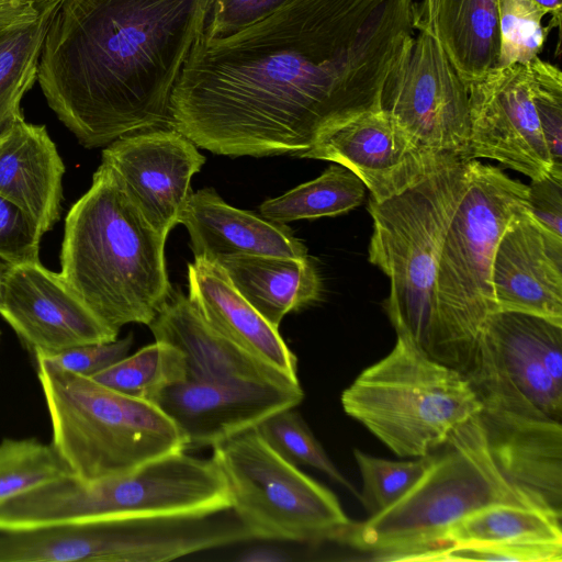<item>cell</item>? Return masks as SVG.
I'll use <instances>...</instances> for the list:
<instances>
[{
  "mask_svg": "<svg viewBox=\"0 0 562 562\" xmlns=\"http://www.w3.org/2000/svg\"><path fill=\"white\" fill-rule=\"evenodd\" d=\"M414 0H293L225 37L196 41L168 126L216 155L300 157L326 130L380 109L414 36Z\"/></svg>",
  "mask_w": 562,
  "mask_h": 562,
  "instance_id": "obj_1",
  "label": "cell"
},
{
  "mask_svg": "<svg viewBox=\"0 0 562 562\" xmlns=\"http://www.w3.org/2000/svg\"><path fill=\"white\" fill-rule=\"evenodd\" d=\"M213 0H63L37 80L88 148L168 125L172 90Z\"/></svg>",
  "mask_w": 562,
  "mask_h": 562,
  "instance_id": "obj_2",
  "label": "cell"
},
{
  "mask_svg": "<svg viewBox=\"0 0 562 562\" xmlns=\"http://www.w3.org/2000/svg\"><path fill=\"white\" fill-rule=\"evenodd\" d=\"M167 235L156 231L101 162L65 220L59 272L108 327L149 325L170 299Z\"/></svg>",
  "mask_w": 562,
  "mask_h": 562,
  "instance_id": "obj_3",
  "label": "cell"
},
{
  "mask_svg": "<svg viewBox=\"0 0 562 562\" xmlns=\"http://www.w3.org/2000/svg\"><path fill=\"white\" fill-rule=\"evenodd\" d=\"M232 508L227 480L211 457L184 451L148 461L124 475L82 481L75 474L0 504V533L121 517H180Z\"/></svg>",
  "mask_w": 562,
  "mask_h": 562,
  "instance_id": "obj_4",
  "label": "cell"
},
{
  "mask_svg": "<svg viewBox=\"0 0 562 562\" xmlns=\"http://www.w3.org/2000/svg\"><path fill=\"white\" fill-rule=\"evenodd\" d=\"M527 206V186L470 159L447 225L437 266L438 347L435 360L464 375L482 327L497 311L491 274L498 240Z\"/></svg>",
  "mask_w": 562,
  "mask_h": 562,
  "instance_id": "obj_5",
  "label": "cell"
},
{
  "mask_svg": "<svg viewBox=\"0 0 562 562\" xmlns=\"http://www.w3.org/2000/svg\"><path fill=\"white\" fill-rule=\"evenodd\" d=\"M423 475L396 503L338 539L379 561H413L469 514L495 504L535 507L504 476L488 448L480 413L429 452ZM539 509V508H537Z\"/></svg>",
  "mask_w": 562,
  "mask_h": 562,
  "instance_id": "obj_6",
  "label": "cell"
},
{
  "mask_svg": "<svg viewBox=\"0 0 562 562\" xmlns=\"http://www.w3.org/2000/svg\"><path fill=\"white\" fill-rule=\"evenodd\" d=\"M465 159L450 157L404 191L376 202L369 261L390 279L386 314L396 331L435 359L438 347L437 266L461 193Z\"/></svg>",
  "mask_w": 562,
  "mask_h": 562,
  "instance_id": "obj_7",
  "label": "cell"
},
{
  "mask_svg": "<svg viewBox=\"0 0 562 562\" xmlns=\"http://www.w3.org/2000/svg\"><path fill=\"white\" fill-rule=\"evenodd\" d=\"M52 425V445L82 481L124 475L184 451L173 422L155 404L35 358Z\"/></svg>",
  "mask_w": 562,
  "mask_h": 562,
  "instance_id": "obj_8",
  "label": "cell"
},
{
  "mask_svg": "<svg viewBox=\"0 0 562 562\" xmlns=\"http://www.w3.org/2000/svg\"><path fill=\"white\" fill-rule=\"evenodd\" d=\"M396 336L390 353L364 369L340 400L345 413L392 452L420 458L479 414L482 404L461 372Z\"/></svg>",
  "mask_w": 562,
  "mask_h": 562,
  "instance_id": "obj_9",
  "label": "cell"
},
{
  "mask_svg": "<svg viewBox=\"0 0 562 562\" xmlns=\"http://www.w3.org/2000/svg\"><path fill=\"white\" fill-rule=\"evenodd\" d=\"M232 510L252 539L338 540L351 526L336 495L291 463L254 428L213 447Z\"/></svg>",
  "mask_w": 562,
  "mask_h": 562,
  "instance_id": "obj_10",
  "label": "cell"
},
{
  "mask_svg": "<svg viewBox=\"0 0 562 562\" xmlns=\"http://www.w3.org/2000/svg\"><path fill=\"white\" fill-rule=\"evenodd\" d=\"M482 405L562 419V325L515 311L487 316L464 373Z\"/></svg>",
  "mask_w": 562,
  "mask_h": 562,
  "instance_id": "obj_11",
  "label": "cell"
},
{
  "mask_svg": "<svg viewBox=\"0 0 562 562\" xmlns=\"http://www.w3.org/2000/svg\"><path fill=\"white\" fill-rule=\"evenodd\" d=\"M380 109L423 154L468 160V87L427 33L418 31L403 48L383 87Z\"/></svg>",
  "mask_w": 562,
  "mask_h": 562,
  "instance_id": "obj_12",
  "label": "cell"
},
{
  "mask_svg": "<svg viewBox=\"0 0 562 562\" xmlns=\"http://www.w3.org/2000/svg\"><path fill=\"white\" fill-rule=\"evenodd\" d=\"M303 398L300 384L220 376L171 384L153 404L173 422L187 449L213 448L256 428L276 413L294 408Z\"/></svg>",
  "mask_w": 562,
  "mask_h": 562,
  "instance_id": "obj_13",
  "label": "cell"
},
{
  "mask_svg": "<svg viewBox=\"0 0 562 562\" xmlns=\"http://www.w3.org/2000/svg\"><path fill=\"white\" fill-rule=\"evenodd\" d=\"M467 87L471 120L467 159H494L531 180L553 173L527 66L495 68Z\"/></svg>",
  "mask_w": 562,
  "mask_h": 562,
  "instance_id": "obj_14",
  "label": "cell"
},
{
  "mask_svg": "<svg viewBox=\"0 0 562 562\" xmlns=\"http://www.w3.org/2000/svg\"><path fill=\"white\" fill-rule=\"evenodd\" d=\"M205 157L178 130L155 127L120 137L102 151V164L117 177L145 220L168 235L179 224L191 179Z\"/></svg>",
  "mask_w": 562,
  "mask_h": 562,
  "instance_id": "obj_15",
  "label": "cell"
},
{
  "mask_svg": "<svg viewBox=\"0 0 562 562\" xmlns=\"http://www.w3.org/2000/svg\"><path fill=\"white\" fill-rule=\"evenodd\" d=\"M0 315L33 355L117 339L69 288L40 261L10 265Z\"/></svg>",
  "mask_w": 562,
  "mask_h": 562,
  "instance_id": "obj_16",
  "label": "cell"
},
{
  "mask_svg": "<svg viewBox=\"0 0 562 562\" xmlns=\"http://www.w3.org/2000/svg\"><path fill=\"white\" fill-rule=\"evenodd\" d=\"M301 158L336 162L352 171L376 202L419 181L443 160L423 154L383 110L359 113L323 132Z\"/></svg>",
  "mask_w": 562,
  "mask_h": 562,
  "instance_id": "obj_17",
  "label": "cell"
},
{
  "mask_svg": "<svg viewBox=\"0 0 562 562\" xmlns=\"http://www.w3.org/2000/svg\"><path fill=\"white\" fill-rule=\"evenodd\" d=\"M491 281L497 311L529 313L562 325V236L524 207L498 240Z\"/></svg>",
  "mask_w": 562,
  "mask_h": 562,
  "instance_id": "obj_18",
  "label": "cell"
},
{
  "mask_svg": "<svg viewBox=\"0 0 562 562\" xmlns=\"http://www.w3.org/2000/svg\"><path fill=\"white\" fill-rule=\"evenodd\" d=\"M492 457L535 507L562 518V425L547 416L482 405Z\"/></svg>",
  "mask_w": 562,
  "mask_h": 562,
  "instance_id": "obj_19",
  "label": "cell"
},
{
  "mask_svg": "<svg viewBox=\"0 0 562 562\" xmlns=\"http://www.w3.org/2000/svg\"><path fill=\"white\" fill-rule=\"evenodd\" d=\"M179 223L184 225L194 257L215 261L236 255L306 257V247L285 224L227 204L213 189L192 192Z\"/></svg>",
  "mask_w": 562,
  "mask_h": 562,
  "instance_id": "obj_20",
  "label": "cell"
},
{
  "mask_svg": "<svg viewBox=\"0 0 562 562\" xmlns=\"http://www.w3.org/2000/svg\"><path fill=\"white\" fill-rule=\"evenodd\" d=\"M189 300L201 317L228 340L297 379V358L279 334L233 286L216 262L194 257L188 263Z\"/></svg>",
  "mask_w": 562,
  "mask_h": 562,
  "instance_id": "obj_21",
  "label": "cell"
},
{
  "mask_svg": "<svg viewBox=\"0 0 562 562\" xmlns=\"http://www.w3.org/2000/svg\"><path fill=\"white\" fill-rule=\"evenodd\" d=\"M148 326L155 340L182 352L188 380L229 376L300 384L213 329L180 290L172 291Z\"/></svg>",
  "mask_w": 562,
  "mask_h": 562,
  "instance_id": "obj_22",
  "label": "cell"
},
{
  "mask_svg": "<svg viewBox=\"0 0 562 562\" xmlns=\"http://www.w3.org/2000/svg\"><path fill=\"white\" fill-rule=\"evenodd\" d=\"M65 166L46 127L19 120L0 138V195L44 235L60 216Z\"/></svg>",
  "mask_w": 562,
  "mask_h": 562,
  "instance_id": "obj_23",
  "label": "cell"
},
{
  "mask_svg": "<svg viewBox=\"0 0 562 562\" xmlns=\"http://www.w3.org/2000/svg\"><path fill=\"white\" fill-rule=\"evenodd\" d=\"M414 30L442 48L468 85L497 68V0H420L412 9Z\"/></svg>",
  "mask_w": 562,
  "mask_h": 562,
  "instance_id": "obj_24",
  "label": "cell"
},
{
  "mask_svg": "<svg viewBox=\"0 0 562 562\" xmlns=\"http://www.w3.org/2000/svg\"><path fill=\"white\" fill-rule=\"evenodd\" d=\"M237 292L273 327L293 311L317 301L319 274L308 259L236 255L215 261Z\"/></svg>",
  "mask_w": 562,
  "mask_h": 562,
  "instance_id": "obj_25",
  "label": "cell"
},
{
  "mask_svg": "<svg viewBox=\"0 0 562 562\" xmlns=\"http://www.w3.org/2000/svg\"><path fill=\"white\" fill-rule=\"evenodd\" d=\"M63 0H36L0 15V138L23 119L20 104L37 79L44 41Z\"/></svg>",
  "mask_w": 562,
  "mask_h": 562,
  "instance_id": "obj_26",
  "label": "cell"
},
{
  "mask_svg": "<svg viewBox=\"0 0 562 562\" xmlns=\"http://www.w3.org/2000/svg\"><path fill=\"white\" fill-rule=\"evenodd\" d=\"M469 542H561V518L541 509L512 504L490 505L452 524L425 552Z\"/></svg>",
  "mask_w": 562,
  "mask_h": 562,
  "instance_id": "obj_27",
  "label": "cell"
},
{
  "mask_svg": "<svg viewBox=\"0 0 562 562\" xmlns=\"http://www.w3.org/2000/svg\"><path fill=\"white\" fill-rule=\"evenodd\" d=\"M366 189L364 183L352 171L333 164L319 177L278 198L266 200L259 212L266 220L280 224L337 216L360 205Z\"/></svg>",
  "mask_w": 562,
  "mask_h": 562,
  "instance_id": "obj_28",
  "label": "cell"
},
{
  "mask_svg": "<svg viewBox=\"0 0 562 562\" xmlns=\"http://www.w3.org/2000/svg\"><path fill=\"white\" fill-rule=\"evenodd\" d=\"M90 378L113 391L153 403L165 387L187 379V367L180 350L155 340Z\"/></svg>",
  "mask_w": 562,
  "mask_h": 562,
  "instance_id": "obj_29",
  "label": "cell"
},
{
  "mask_svg": "<svg viewBox=\"0 0 562 562\" xmlns=\"http://www.w3.org/2000/svg\"><path fill=\"white\" fill-rule=\"evenodd\" d=\"M71 474L52 443L35 438H5L0 442V504Z\"/></svg>",
  "mask_w": 562,
  "mask_h": 562,
  "instance_id": "obj_30",
  "label": "cell"
},
{
  "mask_svg": "<svg viewBox=\"0 0 562 562\" xmlns=\"http://www.w3.org/2000/svg\"><path fill=\"white\" fill-rule=\"evenodd\" d=\"M255 429L273 450L291 463L314 468L359 497L355 486L337 469L294 408L273 414Z\"/></svg>",
  "mask_w": 562,
  "mask_h": 562,
  "instance_id": "obj_31",
  "label": "cell"
},
{
  "mask_svg": "<svg viewBox=\"0 0 562 562\" xmlns=\"http://www.w3.org/2000/svg\"><path fill=\"white\" fill-rule=\"evenodd\" d=\"M499 56L497 68L526 65L542 52L550 29L547 12L532 0H497Z\"/></svg>",
  "mask_w": 562,
  "mask_h": 562,
  "instance_id": "obj_32",
  "label": "cell"
},
{
  "mask_svg": "<svg viewBox=\"0 0 562 562\" xmlns=\"http://www.w3.org/2000/svg\"><path fill=\"white\" fill-rule=\"evenodd\" d=\"M363 487L359 499L369 516L376 515L402 498L429 464V453L411 461H392L353 450Z\"/></svg>",
  "mask_w": 562,
  "mask_h": 562,
  "instance_id": "obj_33",
  "label": "cell"
},
{
  "mask_svg": "<svg viewBox=\"0 0 562 562\" xmlns=\"http://www.w3.org/2000/svg\"><path fill=\"white\" fill-rule=\"evenodd\" d=\"M526 66L531 100L553 173L562 177V72L559 67L540 57Z\"/></svg>",
  "mask_w": 562,
  "mask_h": 562,
  "instance_id": "obj_34",
  "label": "cell"
},
{
  "mask_svg": "<svg viewBox=\"0 0 562 562\" xmlns=\"http://www.w3.org/2000/svg\"><path fill=\"white\" fill-rule=\"evenodd\" d=\"M417 561L561 562V542H469L423 553Z\"/></svg>",
  "mask_w": 562,
  "mask_h": 562,
  "instance_id": "obj_35",
  "label": "cell"
},
{
  "mask_svg": "<svg viewBox=\"0 0 562 562\" xmlns=\"http://www.w3.org/2000/svg\"><path fill=\"white\" fill-rule=\"evenodd\" d=\"M42 236L27 214L0 195V258L10 265L40 261Z\"/></svg>",
  "mask_w": 562,
  "mask_h": 562,
  "instance_id": "obj_36",
  "label": "cell"
},
{
  "mask_svg": "<svg viewBox=\"0 0 562 562\" xmlns=\"http://www.w3.org/2000/svg\"><path fill=\"white\" fill-rule=\"evenodd\" d=\"M133 345V335L108 342L87 344L55 353H35L45 362L82 376H92L125 358Z\"/></svg>",
  "mask_w": 562,
  "mask_h": 562,
  "instance_id": "obj_37",
  "label": "cell"
},
{
  "mask_svg": "<svg viewBox=\"0 0 562 562\" xmlns=\"http://www.w3.org/2000/svg\"><path fill=\"white\" fill-rule=\"evenodd\" d=\"M293 0H213L204 29L206 37H225L278 11Z\"/></svg>",
  "mask_w": 562,
  "mask_h": 562,
  "instance_id": "obj_38",
  "label": "cell"
},
{
  "mask_svg": "<svg viewBox=\"0 0 562 562\" xmlns=\"http://www.w3.org/2000/svg\"><path fill=\"white\" fill-rule=\"evenodd\" d=\"M527 210L543 227L562 236V177L549 173L527 186Z\"/></svg>",
  "mask_w": 562,
  "mask_h": 562,
  "instance_id": "obj_39",
  "label": "cell"
},
{
  "mask_svg": "<svg viewBox=\"0 0 562 562\" xmlns=\"http://www.w3.org/2000/svg\"><path fill=\"white\" fill-rule=\"evenodd\" d=\"M292 559L288 551L273 546H256L237 558L240 562H288Z\"/></svg>",
  "mask_w": 562,
  "mask_h": 562,
  "instance_id": "obj_40",
  "label": "cell"
},
{
  "mask_svg": "<svg viewBox=\"0 0 562 562\" xmlns=\"http://www.w3.org/2000/svg\"><path fill=\"white\" fill-rule=\"evenodd\" d=\"M551 16L548 27H561L562 0H532Z\"/></svg>",
  "mask_w": 562,
  "mask_h": 562,
  "instance_id": "obj_41",
  "label": "cell"
},
{
  "mask_svg": "<svg viewBox=\"0 0 562 562\" xmlns=\"http://www.w3.org/2000/svg\"><path fill=\"white\" fill-rule=\"evenodd\" d=\"M35 2L36 0H0V15L27 8Z\"/></svg>",
  "mask_w": 562,
  "mask_h": 562,
  "instance_id": "obj_42",
  "label": "cell"
},
{
  "mask_svg": "<svg viewBox=\"0 0 562 562\" xmlns=\"http://www.w3.org/2000/svg\"><path fill=\"white\" fill-rule=\"evenodd\" d=\"M9 267H10V263L7 262L5 260H3L2 258H0V306L2 304L4 280H5V274L8 272Z\"/></svg>",
  "mask_w": 562,
  "mask_h": 562,
  "instance_id": "obj_43",
  "label": "cell"
}]
</instances>
